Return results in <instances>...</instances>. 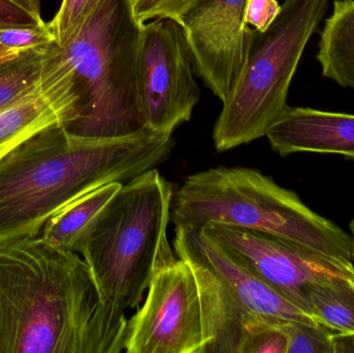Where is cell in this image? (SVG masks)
<instances>
[{
	"mask_svg": "<svg viewBox=\"0 0 354 353\" xmlns=\"http://www.w3.org/2000/svg\"><path fill=\"white\" fill-rule=\"evenodd\" d=\"M248 0H204L183 17L193 64L223 102L245 64L253 29L245 22Z\"/></svg>",
	"mask_w": 354,
	"mask_h": 353,
	"instance_id": "11",
	"label": "cell"
},
{
	"mask_svg": "<svg viewBox=\"0 0 354 353\" xmlns=\"http://www.w3.org/2000/svg\"><path fill=\"white\" fill-rule=\"evenodd\" d=\"M39 0H0V25H39Z\"/></svg>",
	"mask_w": 354,
	"mask_h": 353,
	"instance_id": "23",
	"label": "cell"
},
{
	"mask_svg": "<svg viewBox=\"0 0 354 353\" xmlns=\"http://www.w3.org/2000/svg\"><path fill=\"white\" fill-rule=\"evenodd\" d=\"M56 43L23 52L0 62V110L18 101L37 86Z\"/></svg>",
	"mask_w": 354,
	"mask_h": 353,
	"instance_id": "17",
	"label": "cell"
},
{
	"mask_svg": "<svg viewBox=\"0 0 354 353\" xmlns=\"http://www.w3.org/2000/svg\"><path fill=\"white\" fill-rule=\"evenodd\" d=\"M56 43L49 23L39 25H0V62L23 52Z\"/></svg>",
	"mask_w": 354,
	"mask_h": 353,
	"instance_id": "18",
	"label": "cell"
},
{
	"mask_svg": "<svg viewBox=\"0 0 354 353\" xmlns=\"http://www.w3.org/2000/svg\"><path fill=\"white\" fill-rule=\"evenodd\" d=\"M266 137L281 157L314 153L354 160V114L287 106Z\"/></svg>",
	"mask_w": 354,
	"mask_h": 353,
	"instance_id": "13",
	"label": "cell"
},
{
	"mask_svg": "<svg viewBox=\"0 0 354 353\" xmlns=\"http://www.w3.org/2000/svg\"><path fill=\"white\" fill-rule=\"evenodd\" d=\"M171 182L157 168L122 184L79 245L104 300L126 312L139 308L156 275L176 263L168 240Z\"/></svg>",
	"mask_w": 354,
	"mask_h": 353,
	"instance_id": "4",
	"label": "cell"
},
{
	"mask_svg": "<svg viewBox=\"0 0 354 353\" xmlns=\"http://www.w3.org/2000/svg\"><path fill=\"white\" fill-rule=\"evenodd\" d=\"M193 57L181 24L156 18L141 28L137 89L145 128L172 134L191 120L200 99Z\"/></svg>",
	"mask_w": 354,
	"mask_h": 353,
	"instance_id": "8",
	"label": "cell"
},
{
	"mask_svg": "<svg viewBox=\"0 0 354 353\" xmlns=\"http://www.w3.org/2000/svg\"><path fill=\"white\" fill-rule=\"evenodd\" d=\"M334 353L354 352V334L336 332L333 337Z\"/></svg>",
	"mask_w": 354,
	"mask_h": 353,
	"instance_id": "25",
	"label": "cell"
},
{
	"mask_svg": "<svg viewBox=\"0 0 354 353\" xmlns=\"http://www.w3.org/2000/svg\"><path fill=\"white\" fill-rule=\"evenodd\" d=\"M281 12L277 0H248L245 22L258 31H266Z\"/></svg>",
	"mask_w": 354,
	"mask_h": 353,
	"instance_id": "24",
	"label": "cell"
},
{
	"mask_svg": "<svg viewBox=\"0 0 354 353\" xmlns=\"http://www.w3.org/2000/svg\"><path fill=\"white\" fill-rule=\"evenodd\" d=\"M172 246L195 275L204 329L216 343L241 347L262 321L317 323L201 229L176 228Z\"/></svg>",
	"mask_w": 354,
	"mask_h": 353,
	"instance_id": "7",
	"label": "cell"
},
{
	"mask_svg": "<svg viewBox=\"0 0 354 353\" xmlns=\"http://www.w3.org/2000/svg\"><path fill=\"white\" fill-rule=\"evenodd\" d=\"M351 238H353V259L354 263V220L351 224Z\"/></svg>",
	"mask_w": 354,
	"mask_h": 353,
	"instance_id": "26",
	"label": "cell"
},
{
	"mask_svg": "<svg viewBox=\"0 0 354 353\" xmlns=\"http://www.w3.org/2000/svg\"><path fill=\"white\" fill-rule=\"evenodd\" d=\"M102 0H62L53 20L49 22L56 44L64 47L78 35L87 19Z\"/></svg>",
	"mask_w": 354,
	"mask_h": 353,
	"instance_id": "20",
	"label": "cell"
},
{
	"mask_svg": "<svg viewBox=\"0 0 354 353\" xmlns=\"http://www.w3.org/2000/svg\"><path fill=\"white\" fill-rule=\"evenodd\" d=\"M287 353H334L333 337L336 331L320 323L286 321Z\"/></svg>",
	"mask_w": 354,
	"mask_h": 353,
	"instance_id": "19",
	"label": "cell"
},
{
	"mask_svg": "<svg viewBox=\"0 0 354 353\" xmlns=\"http://www.w3.org/2000/svg\"><path fill=\"white\" fill-rule=\"evenodd\" d=\"M201 230L309 316L312 288L336 278L354 275L322 257L263 232L218 223L207 224Z\"/></svg>",
	"mask_w": 354,
	"mask_h": 353,
	"instance_id": "10",
	"label": "cell"
},
{
	"mask_svg": "<svg viewBox=\"0 0 354 353\" xmlns=\"http://www.w3.org/2000/svg\"><path fill=\"white\" fill-rule=\"evenodd\" d=\"M286 321H264L248 338L243 353H287Z\"/></svg>",
	"mask_w": 354,
	"mask_h": 353,
	"instance_id": "22",
	"label": "cell"
},
{
	"mask_svg": "<svg viewBox=\"0 0 354 353\" xmlns=\"http://www.w3.org/2000/svg\"><path fill=\"white\" fill-rule=\"evenodd\" d=\"M310 316L339 333L354 334V275L318 284L309 292Z\"/></svg>",
	"mask_w": 354,
	"mask_h": 353,
	"instance_id": "16",
	"label": "cell"
},
{
	"mask_svg": "<svg viewBox=\"0 0 354 353\" xmlns=\"http://www.w3.org/2000/svg\"><path fill=\"white\" fill-rule=\"evenodd\" d=\"M322 76L354 89V0H334L318 43Z\"/></svg>",
	"mask_w": 354,
	"mask_h": 353,
	"instance_id": "14",
	"label": "cell"
},
{
	"mask_svg": "<svg viewBox=\"0 0 354 353\" xmlns=\"http://www.w3.org/2000/svg\"><path fill=\"white\" fill-rule=\"evenodd\" d=\"M142 24L132 0H102L62 55L78 97L64 126L84 138L114 139L147 131L137 89Z\"/></svg>",
	"mask_w": 354,
	"mask_h": 353,
	"instance_id": "5",
	"label": "cell"
},
{
	"mask_svg": "<svg viewBox=\"0 0 354 353\" xmlns=\"http://www.w3.org/2000/svg\"><path fill=\"white\" fill-rule=\"evenodd\" d=\"M330 0H285L266 31L253 29L245 64L214 124L218 151L266 135L287 108L291 81Z\"/></svg>",
	"mask_w": 354,
	"mask_h": 353,
	"instance_id": "6",
	"label": "cell"
},
{
	"mask_svg": "<svg viewBox=\"0 0 354 353\" xmlns=\"http://www.w3.org/2000/svg\"><path fill=\"white\" fill-rule=\"evenodd\" d=\"M77 103L72 70L56 44L37 86L0 110V159L43 131L72 122Z\"/></svg>",
	"mask_w": 354,
	"mask_h": 353,
	"instance_id": "12",
	"label": "cell"
},
{
	"mask_svg": "<svg viewBox=\"0 0 354 353\" xmlns=\"http://www.w3.org/2000/svg\"><path fill=\"white\" fill-rule=\"evenodd\" d=\"M171 222L181 229L218 223L263 232L354 273L351 236L251 168L220 166L187 176L174 194Z\"/></svg>",
	"mask_w": 354,
	"mask_h": 353,
	"instance_id": "3",
	"label": "cell"
},
{
	"mask_svg": "<svg viewBox=\"0 0 354 353\" xmlns=\"http://www.w3.org/2000/svg\"><path fill=\"white\" fill-rule=\"evenodd\" d=\"M204 0H132L135 16L141 24L156 18H170L180 24L183 17Z\"/></svg>",
	"mask_w": 354,
	"mask_h": 353,
	"instance_id": "21",
	"label": "cell"
},
{
	"mask_svg": "<svg viewBox=\"0 0 354 353\" xmlns=\"http://www.w3.org/2000/svg\"><path fill=\"white\" fill-rule=\"evenodd\" d=\"M199 289L189 263L177 258L151 280L145 304L128 321L126 353H203Z\"/></svg>",
	"mask_w": 354,
	"mask_h": 353,
	"instance_id": "9",
	"label": "cell"
},
{
	"mask_svg": "<svg viewBox=\"0 0 354 353\" xmlns=\"http://www.w3.org/2000/svg\"><path fill=\"white\" fill-rule=\"evenodd\" d=\"M128 321L79 253L39 234L0 242V353L124 352Z\"/></svg>",
	"mask_w": 354,
	"mask_h": 353,
	"instance_id": "1",
	"label": "cell"
},
{
	"mask_svg": "<svg viewBox=\"0 0 354 353\" xmlns=\"http://www.w3.org/2000/svg\"><path fill=\"white\" fill-rule=\"evenodd\" d=\"M122 184H104L75 199L48 220L39 236L56 248L77 252L93 222L120 192Z\"/></svg>",
	"mask_w": 354,
	"mask_h": 353,
	"instance_id": "15",
	"label": "cell"
},
{
	"mask_svg": "<svg viewBox=\"0 0 354 353\" xmlns=\"http://www.w3.org/2000/svg\"><path fill=\"white\" fill-rule=\"evenodd\" d=\"M172 134L143 131L122 138L47 128L0 159V242L39 236L48 220L85 193L126 184L170 157Z\"/></svg>",
	"mask_w": 354,
	"mask_h": 353,
	"instance_id": "2",
	"label": "cell"
}]
</instances>
